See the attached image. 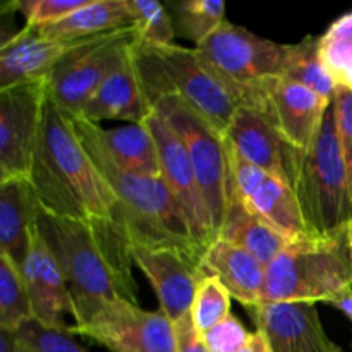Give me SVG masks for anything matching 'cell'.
<instances>
[{"label": "cell", "mask_w": 352, "mask_h": 352, "mask_svg": "<svg viewBox=\"0 0 352 352\" xmlns=\"http://www.w3.org/2000/svg\"><path fill=\"white\" fill-rule=\"evenodd\" d=\"M36 227L64 274L72 327L86 325L109 302L138 305L131 244L117 219H62L38 203Z\"/></svg>", "instance_id": "6da1fadb"}, {"label": "cell", "mask_w": 352, "mask_h": 352, "mask_svg": "<svg viewBox=\"0 0 352 352\" xmlns=\"http://www.w3.org/2000/svg\"><path fill=\"white\" fill-rule=\"evenodd\" d=\"M30 182L45 212L71 220H112L117 199L79 141L71 116L45 96Z\"/></svg>", "instance_id": "7a4b0ae2"}, {"label": "cell", "mask_w": 352, "mask_h": 352, "mask_svg": "<svg viewBox=\"0 0 352 352\" xmlns=\"http://www.w3.org/2000/svg\"><path fill=\"white\" fill-rule=\"evenodd\" d=\"M71 119L86 153L116 196V219L131 248L179 250L201 260L205 251L196 243L188 219L162 177H146L120 168L100 144L91 120L81 116H71Z\"/></svg>", "instance_id": "3957f363"}, {"label": "cell", "mask_w": 352, "mask_h": 352, "mask_svg": "<svg viewBox=\"0 0 352 352\" xmlns=\"http://www.w3.org/2000/svg\"><path fill=\"white\" fill-rule=\"evenodd\" d=\"M352 289L347 227L325 237L291 241L267 267L263 302H327Z\"/></svg>", "instance_id": "277c9868"}, {"label": "cell", "mask_w": 352, "mask_h": 352, "mask_svg": "<svg viewBox=\"0 0 352 352\" xmlns=\"http://www.w3.org/2000/svg\"><path fill=\"white\" fill-rule=\"evenodd\" d=\"M133 55L148 103L157 96L174 95L222 136L226 134L237 103L206 67L196 48L175 43L146 47L136 36Z\"/></svg>", "instance_id": "5b68a950"}, {"label": "cell", "mask_w": 352, "mask_h": 352, "mask_svg": "<svg viewBox=\"0 0 352 352\" xmlns=\"http://www.w3.org/2000/svg\"><path fill=\"white\" fill-rule=\"evenodd\" d=\"M294 195L308 236H332L349 226L352 188L337 134L333 100L327 109L315 143L302 158Z\"/></svg>", "instance_id": "8992f818"}, {"label": "cell", "mask_w": 352, "mask_h": 352, "mask_svg": "<svg viewBox=\"0 0 352 352\" xmlns=\"http://www.w3.org/2000/svg\"><path fill=\"white\" fill-rule=\"evenodd\" d=\"M150 107L184 143L219 239L232 192V170L226 140L177 96H157L151 100Z\"/></svg>", "instance_id": "52a82bcc"}, {"label": "cell", "mask_w": 352, "mask_h": 352, "mask_svg": "<svg viewBox=\"0 0 352 352\" xmlns=\"http://www.w3.org/2000/svg\"><path fill=\"white\" fill-rule=\"evenodd\" d=\"M195 48L237 109L261 82L284 76L287 45L258 36L229 21Z\"/></svg>", "instance_id": "ba28073f"}, {"label": "cell", "mask_w": 352, "mask_h": 352, "mask_svg": "<svg viewBox=\"0 0 352 352\" xmlns=\"http://www.w3.org/2000/svg\"><path fill=\"white\" fill-rule=\"evenodd\" d=\"M133 40V26L79 40L47 78V95L67 113L81 116L119 52Z\"/></svg>", "instance_id": "9c48e42d"}, {"label": "cell", "mask_w": 352, "mask_h": 352, "mask_svg": "<svg viewBox=\"0 0 352 352\" xmlns=\"http://www.w3.org/2000/svg\"><path fill=\"white\" fill-rule=\"evenodd\" d=\"M69 332L110 352H175L172 320L160 308L146 311L129 301L109 302L86 325L69 327Z\"/></svg>", "instance_id": "30bf717a"}, {"label": "cell", "mask_w": 352, "mask_h": 352, "mask_svg": "<svg viewBox=\"0 0 352 352\" xmlns=\"http://www.w3.org/2000/svg\"><path fill=\"white\" fill-rule=\"evenodd\" d=\"M329 100L285 78H272L251 91L243 107L267 117L278 133L302 153L315 143Z\"/></svg>", "instance_id": "8fae6325"}, {"label": "cell", "mask_w": 352, "mask_h": 352, "mask_svg": "<svg viewBox=\"0 0 352 352\" xmlns=\"http://www.w3.org/2000/svg\"><path fill=\"white\" fill-rule=\"evenodd\" d=\"M47 81L0 89V181L30 179Z\"/></svg>", "instance_id": "7c38bea8"}, {"label": "cell", "mask_w": 352, "mask_h": 352, "mask_svg": "<svg viewBox=\"0 0 352 352\" xmlns=\"http://www.w3.org/2000/svg\"><path fill=\"white\" fill-rule=\"evenodd\" d=\"M144 124L157 143L162 181L167 184L168 191L181 206L196 243L203 248V251H206V248L217 239V236L188 150L181 138L155 110H151Z\"/></svg>", "instance_id": "4fadbf2b"}, {"label": "cell", "mask_w": 352, "mask_h": 352, "mask_svg": "<svg viewBox=\"0 0 352 352\" xmlns=\"http://www.w3.org/2000/svg\"><path fill=\"white\" fill-rule=\"evenodd\" d=\"M223 140L248 164L274 175L294 191L305 153L292 146L267 117L253 109L239 107Z\"/></svg>", "instance_id": "5bb4252c"}, {"label": "cell", "mask_w": 352, "mask_h": 352, "mask_svg": "<svg viewBox=\"0 0 352 352\" xmlns=\"http://www.w3.org/2000/svg\"><path fill=\"white\" fill-rule=\"evenodd\" d=\"M227 150L232 170V189L248 212L274 227L289 241L308 236L294 191L274 175L248 164L232 148L227 146Z\"/></svg>", "instance_id": "9a60e30c"}, {"label": "cell", "mask_w": 352, "mask_h": 352, "mask_svg": "<svg viewBox=\"0 0 352 352\" xmlns=\"http://www.w3.org/2000/svg\"><path fill=\"white\" fill-rule=\"evenodd\" d=\"M133 261L153 285L160 309L172 320L179 322L191 313L196 289L206 274L201 260L179 250H150L131 248Z\"/></svg>", "instance_id": "2e32d148"}, {"label": "cell", "mask_w": 352, "mask_h": 352, "mask_svg": "<svg viewBox=\"0 0 352 352\" xmlns=\"http://www.w3.org/2000/svg\"><path fill=\"white\" fill-rule=\"evenodd\" d=\"M250 313L272 352H344L327 336L315 302H272Z\"/></svg>", "instance_id": "e0dca14e"}, {"label": "cell", "mask_w": 352, "mask_h": 352, "mask_svg": "<svg viewBox=\"0 0 352 352\" xmlns=\"http://www.w3.org/2000/svg\"><path fill=\"white\" fill-rule=\"evenodd\" d=\"M133 41L119 52L102 85L98 86L88 105L82 109L81 117L96 124L102 120L141 124L150 116L151 107L144 95L134 64Z\"/></svg>", "instance_id": "ac0fdd59"}, {"label": "cell", "mask_w": 352, "mask_h": 352, "mask_svg": "<svg viewBox=\"0 0 352 352\" xmlns=\"http://www.w3.org/2000/svg\"><path fill=\"white\" fill-rule=\"evenodd\" d=\"M19 270L33 305L34 320L45 327L67 330L69 327L64 322L65 313L71 315L67 285L57 260L38 232V227L34 229L30 251Z\"/></svg>", "instance_id": "d6986e66"}, {"label": "cell", "mask_w": 352, "mask_h": 352, "mask_svg": "<svg viewBox=\"0 0 352 352\" xmlns=\"http://www.w3.org/2000/svg\"><path fill=\"white\" fill-rule=\"evenodd\" d=\"M78 41L50 40L36 26L26 24L0 45V89L47 81L55 65Z\"/></svg>", "instance_id": "ffe728a7"}, {"label": "cell", "mask_w": 352, "mask_h": 352, "mask_svg": "<svg viewBox=\"0 0 352 352\" xmlns=\"http://www.w3.org/2000/svg\"><path fill=\"white\" fill-rule=\"evenodd\" d=\"M201 268L206 275L219 278L230 296L248 309L263 302L267 267L243 248L219 237L206 248Z\"/></svg>", "instance_id": "44dd1931"}, {"label": "cell", "mask_w": 352, "mask_h": 352, "mask_svg": "<svg viewBox=\"0 0 352 352\" xmlns=\"http://www.w3.org/2000/svg\"><path fill=\"white\" fill-rule=\"evenodd\" d=\"M38 198L30 179L0 181V254L23 267L36 229Z\"/></svg>", "instance_id": "7402d4cb"}, {"label": "cell", "mask_w": 352, "mask_h": 352, "mask_svg": "<svg viewBox=\"0 0 352 352\" xmlns=\"http://www.w3.org/2000/svg\"><path fill=\"white\" fill-rule=\"evenodd\" d=\"M93 131L103 150L120 168L146 177H162L157 143L144 122L105 129L93 122Z\"/></svg>", "instance_id": "603a6c76"}, {"label": "cell", "mask_w": 352, "mask_h": 352, "mask_svg": "<svg viewBox=\"0 0 352 352\" xmlns=\"http://www.w3.org/2000/svg\"><path fill=\"white\" fill-rule=\"evenodd\" d=\"M127 26H133L127 0H89L64 19L36 28L50 40L78 41Z\"/></svg>", "instance_id": "cb8c5ba5"}, {"label": "cell", "mask_w": 352, "mask_h": 352, "mask_svg": "<svg viewBox=\"0 0 352 352\" xmlns=\"http://www.w3.org/2000/svg\"><path fill=\"white\" fill-rule=\"evenodd\" d=\"M219 237L243 248L263 267H268L291 241L246 210L237 195L230 192L229 206Z\"/></svg>", "instance_id": "d4e9b609"}, {"label": "cell", "mask_w": 352, "mask_h": 352, "mask_svg": "<svg viewBox=\"0 0 352 352\" xmlns=\"http://www.w3.org/2000/svg\"><path fill=\"white\" fill-rule=\"evenodd\" d=\"M320 43L322 36H306L298 43L287 45V57H285L282 78L306 86L332 102L337 86L323 64Z\"/></svg>", "instance_id": "484cf974"}, {"label": "cell", "mask_w": 352, "mask_h": 352, "mask_svg": "<svg viewBox=\"0 0 352 352\" xmlns=\"http://www.w3.org/2000/svg\"><path fill=\"white\" fill-rule=\"evenodd\" d=\"M30 320H34L33 305L21 270L0 254V330L14 333Z\"/></svg>", "instance_id": "4316f807"}, {"label": "cell", "mask_w": 352, "mask_h": 352, "mask_svg": "<svg viewBox=\"0 0 352 352\" xmlns=\"http://www.w3.org/2000/svg\"><path fill=\"white\" fill-rule=\"evenodd\" d=\"M322 58L336 86L352 91V12L333 21L322 34Z\"/></svg>", "instance_id": "83f0119b"}, {"label": "cell", "mask_w": 352, "mask_h": 352, "mask_svg": "<svg viewBox=\"0 0 352 352\" xmlns=\"http://www.w3.org/2000/svg\"><path fill=\"white\" fill-rule=\"evenodd\" d=\"M138 41L146 47L174 43L175 30L170 12L157 0H127Z\"/></svg>", "instance_id": "f1b7e54d"}, {"label": "cell", "mask_w": 352, "mask_h": 352, "mask_svg": "<svg viewBox=\"0 0 352 352\" xmlns=\"http://www.w3.org/2000/svg\"><path fill=\"white\" fill-rule=\"evenodd\" d=\"M179 31L196 45L226 23V3L222 0H184L175 6Z\"/></svg>", "instance_id": "f546056e"}, {"label": "cell", "mask_w": 352, "mask_h": 352, "mask_svg": "<svg viewBox=\"0 0 352 352\" xmlns=\"http://www.w3.org/2000/svg\"><path fill=\"white\" fill-rule=\"evenodd\" d=\"M232 296L217 277L206 275L196 289L191 306V318L201 336L230 315Z\"/></svg>", "instance_id": "4dcf8cb0"}, {"label": "cell", "mask_w": 352, "mask_h": 352, "mask_svg": "<svg viewBox=\"0 0 352 352\" xmlns=\"http://www.w3.org/2000/svg\"><path fill=\"white\" fill-rule=\"evenodd\" d=\"M14 339L21 352H89L76 342L69 329H52L36 320L23 323L14 332Z\"/></svg>", "instance_id": "1f68e13d"}, {"label": "cell", "mask_w": 352, "mask_h": 352, "mask_svg": "<svg viewBox=\"0 0 352 352\" xmlns=\"http://www.w3.org/2000/svg\"><path fill=\"white\" fill-rule=\"evenodd\" d=\"M88 2L89 0H19L17 10L24 16L28 26H45L64 19Z\"/></svg>", "instance_id": "d6a6232c"}, {"label": "cell", "mask_w": 352, "mask_h": 352, "mask_svg": "<svg viewBox=\"0 0 352 352\" xmlns=\"http://www.w3.org/2000/svg\"><path fill=\"white\" fill-rule=\"evenodd\" d=\"M251 336L253 333L248 332L243 322L230 313L227 318L208 330L203 339L210 352H237L250 342Z\"/></svg>", "instance_id": "836d02e7"}, {"label": "cell", "mask_w": 352, "mask_h": 352, "mask_svg": "<svg viewBox=\"0 0 352 352\" xmlns=\"http://www.w3.org/2000/svg\"><path fill=\"white\" fill-rule=\"evenodd\" d=\"M333 107H336V122L339 143L342 148L344 160H346L347 172L352 188V91L351 89L337 86L336 96H333Z\"/></svg>", "instance_id": "e575fe53"}, {"label": "cell", "mask_w": 352, "mask_h": 352, "mask_svg": "<svg viewBox=\"0 0 352 352\" xmlns=\"http://www.w3.org/2000/svg\"><path fill=\"white\" fill-rule=\"evenodd\" d=\"M174 333L175 352H210L205 339L192 322L191 313L174 323Z\"/></svg>", "instance_id": "d590c367"}, {"label": "cell", "mask_w": 352, "mask_h": 352, "mask_svg": "<svg viewBox=\"0 0 352 352\" xmlns=\"http://www.w3.org/2000/svg\"><path fill=\"white\" fill-rule=\"evenodd\" d=\"M237 352H272V347L267 336H265L263 332H260V330H256V332L251 336L250 342Z\"/></svg>", "instance_id": "8d00e7d4"}, {"label": "cell", "mask_w": 352, "mask_h": 352, "mask_svg": "<svg viewBox=\"0 0 352 352\" xmlns=\"http://www.w3.org/2000/svg\"><path fill=\"white\" fill-rule=\"evenodd\" d=\"M329 305H332L333 308L342 311L352 322V289H346V291H342L340 294H337Z\"/></svg>", "instance_id": "74e56055"}, {"label": "cell", "mask_w": 352, "mask_h": 352, "mask_svg": "<svg viewBox=\"0 0 352 352\" xmlns=\"http://www.w3.org/2000/svg\"><path fill=\"white\" fill-rule=\"evenodd\" d=\"M0 352H21L17 347L12 332L0 330Z\"/></svg>", "instance_id": "f35d334b"}, {"label": "cell", "mask_w": 352, "mask_h": 352, "mask_svg": "<svg viewBox=\"0 0 352 352\" xmlns=\"http://www.w3.org/2000/svg\"><path fill=\"white\" fill-rule=\"evenodd\" d=\"M347 239H349V248H351V256H352V220L347 226Z\"/></svg>", "instance_id": "ab89813d"}]
</instances>
